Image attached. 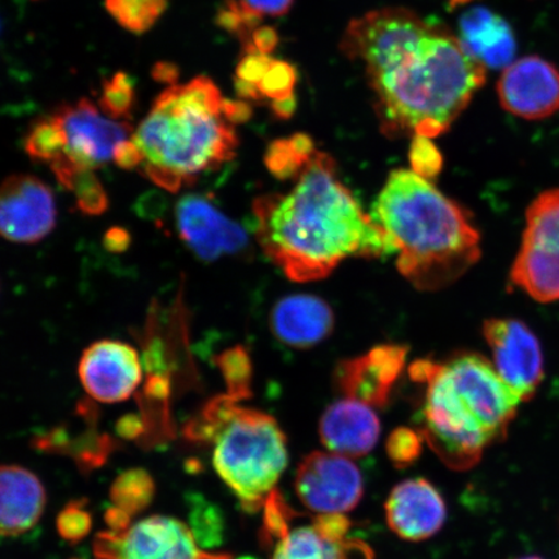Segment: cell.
I'll return each instance as SVG.
<instances>
[{"label": "cell", "mask_w": 559, "mask_h": 559, "mask_svg": "<svg viewBox=\"0 0 559 559\" xmlns=\"http://www.w3.org/2000/svg\"><path fill=\"white\" fill-rule=\"evenodd\" d=\"M130 239L131 237L128 234V230L114 228L110 229L107 235H105L104 242L111 251H123L129 247Z\"/></svg>", "instance_id": "47"}, {"label": "cell", "mask_w": 559, "mask_h": 559, "mask_svg": "<svg viewBox=\"0 0 559 559\" xmlns=\"http://www.w3.org/2000/svg\"><path fill=\"white\" fill-rule=\"evenodd\" d=\"M424 443L421 432L411 428H397L388 438V456L397 469H403L421 456Z\"/></svg>", "instance_id": "33"}, {"label": "cell", "mask_w": 559, "mask_h": 559, "mask_svg": "<svg viewBox=\"0 0 559 559\" xmlns=\"http://www.w3.org/2000/svg\"><path fill=\"white\" fill-rule=\"evenodd\" d=\"M263 508V540H267L269 544H276L290 530V512L276 489L270 495Z\"/></svg>", "instance_id": "36"}, {"label": "cell", "mask_w": 559, "mask_h": 559, "mask_svg": "<svg viewBox=\"0 0 559 559\" xmlns=\"http://www.w3.org/2000/svg\"><path fill=\"white\" fill-rule=\"evenodd\" d=\"M235 90L236 94L241 97L242 100L260 102L263 99V95L254 83L236 79L235 76Z\"/></svg>", "instance_id": "48"}, {"label": "cell", "mask_w": 559, "mask_h": 559, "mask_svg": "<svg viewBox=\"0 0 559 559\" xmlns=\"http://www.w3.org/2000/svg\"><path fill=\"white\" fill-rule=\"evenodd\" d=\"M389 527L407 542H424L437 535L447 520V506L437 487L424 478L396 485L384 504Z\"/></svg>", "instance_id": "17"}, {"label": "cell", "mask_w": 559, "mask_h": 559, "mask_svg": "<svg viewBox=\"0 0 559 559\" xmlns=\"http://www.w3.org/2000/svg\"><path fill=\"white\" fill-rule=\"evenodd\" d=\"M471 2H473V0H449V3L452 7V9H456V7L465 5Z\"/></svg>", "instance_id": "49"}, {"label": "cell", "mask_w": 559, "mask_h": 559, "mask_svg": "<svg viewBox=\"0 0 559 559\" xmlns=\"http://www.w3.org/2000/svg\"><path fill=\"white\" fill-rule=\"evenodd\" d=\"M501 107L524 120H543L559 110V69L540 56H526L504 69L498 82Z\"/></svg>", "instance_id": "15"}, {"label": "cell", "mask_w": 559, "mask_h": 559, "mask_svg": "<svg viewBox=\"0 0 559 559\" xmlns=\"http://www.w3.org/2000/svg\"><path fill=\"white\" fill-rule=\"evenodd\" d=\"M223 115L229 123L242 124L253 117V108L250 103L245 100H223Z\"/></svg>", "instance_id": "43"}, {"label": "cell", "mask_w": 559, "mask_h": 559, "mask_svg": "<svg viewBox=\"0 0 559 559\" xmlns=\"http://www.w3.org/2000/svg\"><path fill=\"white\" fill-rule=\"evenodd\" d=\"M223 100L206 75L164 91L132 134L143 156L139 170L178 192L234 159L239 138L223 115Z\"/></svg>", "instance_id": "5"}, {"label": "cell", "mask_w": 559, "mask_h": 559, "mask_svg": "<svg viewBox=\"0 0 559 559\" xmlns=\"http://www.w3.org/2000/svg\"><path fill=\"white\" fill-rule=\"evenodd\" d=\"M280 37L275 27L272 26H260L257 27L253 34H251V46L248 51L243 53H255L270 55L276 50L278 46Z\"/></svg>", "instance_id": "39"}, {"label": "cell", "mask_w": 559, "mask_h": 559, "mask_svg": "<svg viewBox=\"0 0 559 559\" xmlns=\"http://www.w3.org/2000/svg\"><path fill=\"white\" fill-rule=\"evenodd\" d=\"M380 432L373 407L349 397L330 405L319 425L325 449L348 459L366 456L379 442Z\"/></svg>", "instance_id": "18"}, {"label": "cell", "mask_w": 559, "mask_h": 559, "mask_svg": "<svg viewBox=\"0 0 559 559\" xmlns=\"http://www.w3.org/2000/svg\"><path fill=\"white\" fill-rule=\"evenodd\" d=\"M484 335L501 380L522 403L533 400L544 379L543 349L535 333L521 320L496 318L485 321Z\"/></svg>", "instance_id": "11"}, {"label": "cell", "mask_w": 559, "mask_h": 559, "mask_svg": "<svg viewBox=\"0 0 559 559\" xmlns=\"http://www.w3.org/2000/svg\"><path fill=\"white\" fill-rule=\"evenodd\" d=\"M115 164L124 170L139 169L143 164L142 152L139 151L132 136L118 146L115 153Z\"/></svg>", "instance_id": "40"}, {"label": "cell", "mask_w": 559, "mask_h": 559, "mask_svg": "<svg viewBox=\"0 0 559 559\" xmlns=\"http://www.w3.org/2000/svg\"><path fill=\"white\" fill-rule=\"evenodd\" d=\"M515 559H544L539 556H528V557H522V558H515Z\"/></svg>", "instance_id": "50"}, {"label": "cell", "mask_w": 559, "mask_h": 559, "mask_svg": "<svg viewBox=\"0 0 559 559\" xmlns=\"http://www.w3.org/2000/svg\"><path fill=\"white\" fill-rule=\"evenodd\" d=\"M262 16H283L292 9L295 0H242Z\"/></svg>", "instance_id": "42"}, {"label": "cell", "mask_w": 559, "mask_h": 559, "mask_svg": "<svg viewBox=\"0 0 559 559\" xmlns=\"http://www.w3.org/2000/svg\"><path fill=\"white\" fill-rule=\"evenodd\" d=\"M83 389L100 403H120L135 393L143 380L135 347L121 341L94 342L83 352L79 366Z\"/></svg>", "instance_id": "14"}, {"label": "cell", "mask_w": 559, "mask_h": 559, "mask_svg": "<svg viewBox=\"0 0 559 559\" xmlns=\"http://www.w3.org/2000/svg\"><path fill=\"white\" fill-rule=\"evenodd\" d=\"M298 81V73L290 62L275 60L265 73L258 88L271 100L284 99L293 94Z\"/></svg>", "instance_id": "35"}, {"label": "cell", "mask_w": 559, "mask_h": 559, "mask_svg": "<svg viewBox=\"0 0 559 559\" xmlns=\"http://www.w3.org/2000/svg\"><path fill=\"white\" fill-rule=\"evenodd\" d=\"M116 431L118 436L128 440L145 439L148 436V426L143 416L128 415L118 419Z\"/></svg>", "instance_id": "41"}, {"label": "cell", "mask_w": 559, "mask_h": 559, "mask_svg": "<svg viewBox=\"0 0 559 559\" xmlns=\"http://www.w3.org/2000/svg\"><path fill=\"white\" fill-rule=\"evenodd\" d=\"M341 50L365 64L381 130L393 139L442 135L487 79L449 27L402 7L354 19Z\"/></svg>", "instance_id": "1"}, {"label": "cell", "mask_w": 559, "mask_h": 559, "mask_svg": "<svg viewBox=\"0 0 559 559\" xmlns=\"http://www.w3.org/2000/svg\"><path fill=\"white\" fill-rule=\"evenodd\" d=\"M312 526L330 539L344 540L347 537L352 522L344 514H319Z\"/></svg>", "instance_id": "38"}, {"label": "cell", "mask_w": 559, "mask_h": 559, "mask_svg": "<svg viewBox=\"0 0 559 559\" xmlns=\"http://www.w3.org/2000/svg\"><path fill=\"white\" fill-rule=\"evenodd\" d=\"M237 559H255V558H251V557H242V558H237Z\"/></svg>", "instance_id": "51"}, {"label": "cell", "mask_w": 559, "mask_h": 559, "mask_svg": "<svg viewBox=\"0 0 559 559\" xmlns=\"http://www.w3.org/2000/svg\"><path fill=\"white\" fill-rule=\"evenodd\" d=\"M188 521L195 543L201 549H215L225 540V515L222 510L204 496L190 493L187 496Z\"/></svg>", "instance_id": "24"}, {"label": "cell", "mask_w": 559, "mask_h": 559, "mask_svg": "<svg viewBox=\"0 0 559 559\" xmlns=\"http://www.w3.org/2000/svg\"><path fill=\"white\" fill-rule=\"evenodd\" d=\"M407 354V347L401 345L377 346L358 358L342 361L334 382L345 397L381 408L389 403Z\"/></svg>", "instance_id": "16"}, {"label": "cell", "mask_w": 559, "mask_h": 559, "mask_svg": "<svg viewBox=\"0 0 559 559\" xmlns=\"http://www.w3.org/2000/svg\"><path fill=\"white\" fill-rule=\"evenodd\" d=\"M156 495V481L144 469H129L118 475L110 488V500L115 507L131 516L144 512Z\"/></svg>", "instance_id": "25"}, {"label": "cell", "mask_w": 559, "mask_h": 559, "mask_svg": "<svg viewBox=\"0 0 559 559\" xmlns=\"http://www.w3.org/2000/svg\"><path fill=\"white\" fill-rule=\"evenodd\" d=\"M180 70L177 64L170 61H158L152 68L153 80L167 85H178Z\"/></svg>", "instance_id": "44"}, {"label": "cell", "mask_w": 559, "mask_h": 559, "mask_svg": "<svg viewBox=\"0 0 559 559\" xmlns=\"http://www.w3.org/2000/svg\"><path fill=\"white\" fill-rule=\"evenodd\" d=\"M185 436L214 443V469L249 513L264 507L288 466V444L276 419L227 394L209 401Z\"/></svg>", "instance_id": "6"}, {"label": "cell", "mask_w": 559, "mask_h": 559, "mask_svg": "<svg viewBox=\"0 0 559 559\" xmlns=\"http://www.w3.org/2000/svg\"><path fill=\"white\" fill-rule=\"evenodd\" d=\"M58 222L53 191L34 175L16 174L0 183V237L16 243H37Z\"/></svg>", "instance_id": "12"}, {"label": "cell", "mask_w": 559, "mask_h": 559, "mask_svg": "<svg viewBox=\"0 0 559 559\" xmlns=\"http://www.w3.org/2000/svg\"><path fill=\"white\" fill-rule=\"evenodd\" d=\"M274 61L275 59H272L270 55L243 53L236 68V79L254 83L258 86Z\"/></svg>", "instance_id": "37"}, {"label": "cell", "mask_w": 559, "mask_h": 559, "mask_svg": "<svg viewBox=\"0 0 559 559\" xmlns=\"http://www.w3.org/2000/svg\"><path fill=\"white\" fill-rule=\"evenodd\" d=\"M53 115L66 143L61 158L50 166L60 185L75 173L95 171L114 160L118 146L134 134L129 122L103 116L87 99L61 105Z\"/></svg>", "instance_id": "8"}, {"label": "cell", "mask_w": 559, "mask_h": 559, "mask_svg": "<svg viewBox=\"0 0 559 559\" xmlns=\"http://www.w3.org/2000/svg\"><path fill=\"white\" fill-rule=\"evenodd\" d=\"M263 16L242 0H226L216 12V24L221 29L235 35L242 45V50H249L251 34L261 26Z\"/></svg>", "instance_id": "30"}, {"label": "cell", "mask_w": 559, "mask_h": 559, "mask_svg": "<svg viewBox=\"0 0 559 559\" xmlns=\"http://www.w3.org/2000/svg\"><path fill=\"white\" fill-rule=\"evenodd\" d=\"M46 489L23 466H0V536H19L31 531L46 508Z\"/></svg>", "instance_id": "20"}, {"label": "cell", "mask_w": 559, "mask_h": 559, "mask_svg": "<svg viewBox=\"0 0 559 559\" xmlns=\"http://www.w3.org/2000/svg\"><path fill=\"white\" fill-rule=\"evenodd\" d=\"M510 278L537 302L559 300V188L537 195L527 209Z\"/></svg>", "instance_id": "7"}, {"label": "cell", "mask_w": 559, "mask_h": 559, "mask_svg": "<svg viewBox=\"0 0 559 559\" xmlns=\"http://www.w3.org/2000/svg\"><path fill=\"white\" fill-rule=\"evenodd\" d=\"M94 554L96 559H233L201 549L187 524L163 515L139 521L122 534L100 533Z\"/></svg>", "instance_id": "9"}, {"label": "cell", "mask_w": 559, "mask_h": 559, "mask_svg": "<svg viewBox=\"0 0 559 559\" xmlns=\"http://www.w3.org/2000/svg\"><path fill=\"white\" fill-rule=\"evenodd\" d=\"M459 39L464 50L485 68L512 64L516 39L512 26L486 7H474L460 17Z\"/></svg>", "instance_id": "21"}, {"label": "cell", "mask_w": 559, "mask_h": 559, "mask_svg": "<svg viewBox=\"0 0 559 559\" xmlns=\"http://www.w3.org/2000/svg\"><path fill=\"white\" fill-rule=\"evenodd\" d=\"M255 237L264 254L296 283L330 276L349 258L394 253L386 234L338 178L337 164L317 152L285 193L254 201Z\"/></svg>", "instance_id": "2"}, {"label": "cell", "mask_w": 559, "mask_h": 559, "mask_svg": "<svg viewBox=\"0 0 559 559\" xmlns=\"http://www.w3.org/2000/svg\"><path fill=\"white\" fill-rule=\"evenodd\" d=\"M24 148L34 163L50 167L64 153V135L55 115L39 118L25 138Z\"/></svg>", "instance_id": "27"}, {"label": "cell", "mask_w": 559, "mask_h": 559, "mask_svg": "<svg viewBox=\"0 0 559 559\" xmlns=\"http://www.w3.org/2000/svg\"><path fill=\"white\" fill-rule=\"evenodd\" d=\"M216 365L227 384V395L236 401H247L251 396L253 367L247 349L235 346L216 358Z\"/></svg>", "instance_id": "28"}, {"label": "cell", "mask_w": 559, "mask_h": 559, "mask_svg": "<svg viewBox=\"0 0 559 559\" xmlns=\"http://www.w3.org/2000/svg\"><path fill=\"white\" fill-rule=\"evenodd\" d=\"M136 100L135 81L124 72H117L104 80L100 108L104 115L116 121H124L134 110Z\"/></svg>", "instance_id": "29"}, {"label": "cell", "mask_w": 559, "mask_h": 559, "mask_svg": "<svg viewBox=\"0 0 559 559\" xmlns=\"http://www.w3.org/2000/svg\"><path fill=\"white\" fill-rule=\"evenodd\" d=\"M296 492L300 502L318 514H345L359 506L365 479L352 459L342 454L312 452L299 464Z\"/></svg>", "instance_id": "10"}, {"label": "cell", "mask_w": 559, "mask_h": 559, "mask_svg": "<svg viewBox=\"0 0 559 559\" xmlns=\"http://www.w3.org/2000/svg\"><path fill=\"white\" fill-rule=\"evenodd\" d=\"M169 0H105V10L124 31L144 34L164 15Z\"/></svg>", "instance_id": "26"}, {"label": "cell", "mask_w": 559, "mask_h": 559, "mask_svg": "<svg viewBox=\"0 0 559 559\" xmlns=\"http://www.w3.org/2000/svg\"><path fill=\"white\" fill-rule=\"evenodd\" d=\"M64 188L74 194L76 207L82 213L100 215L109 206L107 192L93 170L74 174Z\"/></svg>", "instance_id": "31"}, {"label": "cell", "mask_w": 559, "mask_h": 559, "mask_svg": "<svg viewBox=\"0 0 559 559\" xmlns=\"http://www.w3.org/2000/svg\"><path fill=\"white\" fill-rule=\"evenodd\" d=\"M372 218L397 255V271L417 290L447 288L479 261L480 235L466 210L412 170L389 175Z\"/></svg>", "instance_id": "4"}, {"label": "cell", "mask_w": 559, "mask_h": 559, "mask_svg": "<svg viewBox=\"0 0 559 559\" xmlns=\"http://www.w3.org/2000/svg\"><path fill=\"white\" fill-rule=\"evenodd\" d=\"M175 227L180 240L202 261L239 255L248 236L236 222L201 194H186L175 206Z\"/></svg>", "instance_id": "13"}, {"label": "cell", "mask_w": 559, "mask_h": 559, "mask_svg": "<svg viewBox=\"0 0 559 559\" xmlns=\"http://www.w3.org/2000/svg\"><path fill=\"white\" fill-rule=\"evenodd\" d=\"M56 528L62 539L70 544L86 539L93 530V515L88 512L86 501H70L62 508L56 520Z\"/></svg>", "instance_id": "32"}, {"label": "cell", "mask_w": 559, "mask_h": 559, "mask_svg": "<svg viewBox=\"0 0 559 559\" xmlns=\"http://www.w3.org/2000/svg\"><path fill=\"white\" fill-rule=\"evenodd\" d=\"M412 171L426 180L438 177L443 169V156L430 138L414 136L409 148Z\"/></svg>", "instance_id": "34"}, {"label": "cell", "mask_w": 559, "mask_h": 559, "mask_svg": "<svg viewBox=\"0 0 559 559\" xmlns=\"http://www.w3.org/2000/svg\"><path fill=\"white\" fill-rule=\"evenodd\" d=\"M271 110L280 120H290L297 110V97L295 94L284 99L272 100Z\"/></svg>", "instance_id": "46"}, {"label": "cell", "mask_w": 559, "mask_h": 559, "mask_svg": "<svg viewBox=\"0 0 559 559\" xmlns=\"http://www.w3.org/2000/svg\"><path fill=\"white\" fill-rule=\"evenodd\" d=\"M272 559H373V551L359 540H334L317 528H290L275 544Z\"/></svg>", "instance_id": "22"}, {"label": "cell", "mask_w": 559, "mask_h": 559, "mask_svg": "<svg viewBox=\"0 0 559 559\" xmlns=\"http://www.w3.org/2000/svg\"><path fill=\"white\" fill-rule=\"evenodd\" d=\"M317 152L311 136L299 132L272 142L265 152L264 164L275 178L295 180Z\"/></svg>", "instance_id": "23"}, {"label": "cell", "mask_w": 559, "mask_h": 559, "mask_svg": "<svg viewBox=\"0 0 559 559\" xmlns=\"http://www.w3.org/2000/svg\"><path fill=\"white\" fill-rule=\"evenodd\" d=\"M411 379L425 384V442L453 471L477 465L489 447L502 442L519 414L520 397L479 354L443 361L417 360Z\"/></svg>", "instance_id": "3"}, {"label": "cell", "mask_w": 559, "mask_h": 559, "mask_svg": "<svg viewBox=\"0 0 559 559\" xmlns=\"http://www.w3.org/2000/svg\"><path fill=\"white\" fill-rule=\"evenodd\" d=\"M271 330L283 344L309 348L333 331L334 314L325 300L310 295L280 299L271 312Z\"/></svg>", "instance_id": "19"}, {"label": "cell", "mask_w": 559, "mask_h": 559, "mask_svg": "<svg viewBox=\"0 0 559 559\" xmlns=\"http://www.w3.org/2000/svg\"><path fill=\"white\" fill-rule=\"evenodd\" d=\"M105 522H107L111 533L122 534L131 527V515L120 508L111 507L105 513Z\"/></svg>", "instance_id": "45"}]
</instances>
